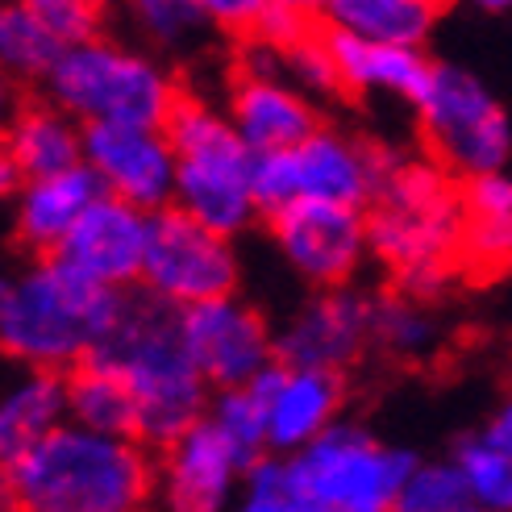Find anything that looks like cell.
Segmentation results:
<instances>
[{"label":"cell","instance_id":"obj_39","mask_svg":"<svg viewBox=\"0 0 512 512\" xmlns=\"http://www.w3.org/2000/svg\"><path fill=\"white\" fill-rule=\"evenodd\" d=\"M88 5H96V9H100V5H105V0H88Z\"/></svg>","mask_w":512,"mask_h":512},{"label":"cell","instance_id":"obj_37","mask_svg":"<svg viewBox=\"0 0 512 512\" xmlns=\"http://www.w3.org/2000/svg\"><path fill=\"white\" fill-rule=\"evenodd\" d=\"M471 9H483V13H512V0H463Z\"/></svg>","mask_w":512,"mask_h":512},{"label":"cell","instance_id":"obj_8","mask_svg":"<svg viewBox=\"0 0 512 512\" xmlns=\"http://www.w3.org/2000/svg\"><path fill=\"white\" fill-rule=\"evenodd\" d=\"M292 479L329 512H392L421 458L383 446L367 429L334 421L304 450L284 454Z\"/></svg>","mask_w":512,"mask_h":512},{"label":"cell","instance_id":"obj_21","mask_svg":"<svg viewBox=\"0 0 512 512\" xmlns=\"http://www.w3.org/2000/svg\"><path fill=\"white\" fill-rule=\"evenodd\" d=\"M329 50L338 59L346 92H392L400 100H421L429 88L433 63L421 55V46H400V42H371L358 38L338 25H325Z\"/></svg>","mask_w":512,"mask_h":512},{"label":"cell","instance_id":"obj_25","mask_svg":"<svg viewBox=\"0 0 512 512\" xmlns=\"http://www.w3.org/2000/svg\"><path fill=\"white\" fill-rule=\"evenodd\" d=\"M67 417L100 433L138 438V400L134 388L113 367L84 358L67 371Z\"/></svg>","mask_w":512,"mask_h":512},{"label":"cell","instance_id":"obj_5","mask_svg":"<svg viewBox=\"0 0 512 512\" xmlns=\"http://www.w3.org/2000/svg\"><path fill=\"white\" fill-rule=\"evenodd\" d=\"M175 146V200L196 221L217 234H242L259 217L254 200V146L238 134V125L213 113L200 96L175 92V105L163 121Z\"/></svg>","mask_w":512,"mask_h":512},{"label":"cell","instance_id":"obj_3","mask_svg":"<svg viewBox=\"0 0 512 512\" xmlns=\"http://www.w3.org/2000/svg\"><path fill=\"white\" fill-rule=\"evenodd\" d=\"M88 358L125 375L138 400V442L167 450L179 433L209 417L213 383L200 375L179 334V309L150 288L125 296V309L109 338Z\"/></svg>","mask_w":512,"mask_h":512},{"label":"cell","instance_id":"obj_22","mask_svg":"<svg viewBox=\"0 0 512 512\" xmlns=\"http://www.w3.org/2000/svg\"><path fill=\"white\" fill-rule=\"evenodd\" d=\"M463 279L492 284L512 271V179L504 171L463 179Z\"/></svg>","mask_w":512,"mask_h":512},{"label":"cell","instance_id":"obj_11","mask_svg":"<svg viewBox=\"0 0 512 512\" xmlns=\"http://www.w3.org/2000/svg\"><path fill=\"white\" fill-rule=\"evenodd\" d=\"M179 334H184V346L200 375L213 383V392L250 383L275 363L271 329L250 304L234 296H217L179 309Z\"/></svg>","mask_w":512,"mask_h":512},{"label":"cell","instance_id":"obj_9","mask_svg":"<svg viewBox=\"0 0 512 512\" xmlns=\"http://www.w3.org/2000/svg\"><path fill=\"white\" fill-rule=\"evenodd\" d=\"M142 288L163 296L175 309L204 304L217 296H234L238 288V254L229 234L196 221L188 209L167 204L150 217V250L142 267Z\"/></svg>","mask_w":512,"mask_h":512},{"label":"cell","instance_id":"obj_33","mask_svg":"<svg viewBox=\"0 0 512 512\" xmlns=\"http://www.w3.org/2000/svg\"><path fill=\"white\" fill-rule=\"evenodd\" d=\"M134 13L146 25V34L163 46H184L209 21L196 0H134Z\"/></svg>","mask_w":512,"mask_h":512},{"label":"cell","instance_id":"obj_18","mask_svg":"<svg viewBox=\"0 0 512 512\" xmlns=\"http://www.w3.org/2000/svg\"><path fill=\"white\" fill-rule=\"evenodd\" d=\"M342 371L288 367L275 358L271 404H267V446L271 454H296L334 425L342 408Z\"/></svg>","mask_w":512,"mask_h":512},{"label":"cell","instance_id":"obj_24","mask_svg":"<svg viewBox=\"0 0 512 512\" xmlns=\"http://www.w3.org/2000/svg\"><path fill=\"white\" fill-rule=\"evenodd\" d=\"M446 0H321V21L371 42L421 46Z\"/></svg>","mask_w":512,"mask_h":512},{"label":"cell","instance_id":"obj_4","mask_svg":"<svg viewBox=\"0 0 512 512\" xmlns=\"http://www.w3.org/2000/svg\"><path fill=\"white\" fill-rule=\"evenodd\" d=\"M130 288L100 284L63 254H38L0 292V346L21 367L71 371L109 338Z\"/></svg>","mask_w":512,"mask_h":512},{"label":"cell","instance_id":"obj_27","mask_svg":"<svg viewBox=\"0 0 512 512\" xmlns=\"http://www.w3.org/2000/svg\"><path fill=\"white\" fill-rule=\"evenodd\" d=\"M275 367V363H271ZM271 367L259 371L250 383H238V388H221L213 392V404H209V421L234 442L250 467L259 463L263 454H271L267 446V404H271Z\"/></svg>","mask_w":512,"mask_h":512},{"label":"cell","instance_id":"obj_31","mask_svg":"<svg viewBox=\"0 0 512 512\" xmlns=\"http://www.w3.org/2000/svg\"><path fill=\"white\" fill-rule=\"evenodd\" d=\"M467 504H471L467 479L450 458V463H417L413 475L404 479L392 512H458Z\"/></svg>","mask_w":512,"mask_h":512},{"label":"cell","instance_id":"obj_35","mask_svg":"<svg viewBox=\"0 0 512 512\" xmlns=\"http://www.w3.org/2000/svg\"><path fill=\"white\" fill-rule=\"evenodd\" d=\"M196 5L213 25H221L225 34L246 42L254 34V25H259L263 9H267V0H196Z\"/></svg>","mask_w":512,"mask_h":512},{"label":"cell","instance_id":"obj_23","mask_svg":"<svg viewBox=\"0 0 512 512\" xmlns=\"http://www.w3.org/2000/svg\"><path fill=\"white\" fill-rule=\"evenodd\" d=\"M67 417V371L30 367L0 404V458L13 463Z\"/></svg>","mask_w":512,"mask_h":512},{"label":"cell","instance_id":"obj_29","mask_svg":"<svg viewBox=\"0 0 512 512\" xmlns=\"http://www.w3.org/2000/svg\"><path fill=\"white\" fill-rule=\"evenodd\" d=\"M234 512H329L292 479L284 454H263L242 479V496Z\"/></svg>","mask_w":512,"mask_h":512},{"label":"cell","instance_id":"obj_38","mask_svg":"<svg viewBox=\"0 0 512 512\" xmlns=\"http://www.w3.org/2000/svg\"><path fill=\"white\" fill-rule=\"evenodd\" d=\"M458 512H492V508H479V504H467V508H458Z\"/></svg>","mask_w":512,"mask_h":512},{"label":"cell","instance_id":"obj_6","mask_svg":"<svg viewBox=\"0 0 512 512\" xmlns=\"http://www.w3.org/2000/svg\"><path fill=\"white\" fill-rule=\"evenodd\" d=\"M42 88L80 125L88 121L163 125L179 92L150 59L121 50L105 38L67 46L42 80Z\"/></svg>","mask_w":512,"mask_h":512},{"label":"cell","instance_id":"obj_13","mask_svg":"<svg viewBox=\"0 0 512 512\" xmlns=\"http://www.w3.org/2000/svg\"><path fill=\"white\" fill-rule=\"evenodd\" d=\"M250 471V458L204 417L163 450L155 500L163 512H225Z\"/></svg>","mask_w":512,"mask_h":512},{"label":"cell","instance_id":"obj_28","mask_svg":"<svg viewBox=\"0 0 512 512\" xmlns=\"http://www.w3.org/2000/svg\"><path fill=\"white\" fill-rule=\"evenodd\" d=\"M454 463L467 479L471 504L492 512H512V450L496 446L483 433H471V438L458 442Z\"/></svg>","mask_w":512,"mask_h":512},{"label":"cell","instance_id":"obj_30","mask_svg":"<svg viewBox=\"0 0 512 512\" xmlns=\"http://www.w3.org/2000/svg\"><path fill=\"white\" fill-rule=\"evenodd\" d=\"M375 346L400 358H417L421 350H429L433 321L425 313V300L408 296L400 288L388 296H375Z\"/></svg>","mask_w":512,"mask_h":512},{"label":"cell","instance_id":"obj_36","mask_svg":"<svg viewBox=\"0 0 512 512\" xmlns=\"http://www.w3.org/2000/svg\"><path fill=\"white\" fill-rule=\"evenodd\" d=\"M483 438H492L496 446H504V450H512V392L500 400V408L492 413V421H488V429H483Z\"/></svg>","mask_w":512,"mask_h":512},{"label":"cell","instance_id":"obj_32","mask_svg":"<svg viewBox=\"0 0 512 512\" xmlns=\"http://www.w3.org/2000/svg\"><path fill=\"white\" fill-rule=\"evenodd\" d=\"M254 200H259L263 217L300 200L296 150H254Z\"/></svg>","mask_w":512,"mask_h":512},{"label":"cell","instance_id":"obj_19","mask_svg":"<svg viewBox=\"0 0 512 512\" xmlns=\"http://www.w3.org/2000/svg\"><path fill=\"white\" fill-rule=\"evenodd\" d=\"M75 163H84V125H75V117L50 96L21 100L5 130V163H0L5 188H21L25 179L55 175Z\"/></svg>","mask_w":512,"mask_h":512},{"label":"cell","instance_id":"obj_2","mask_svg":"<svg viewBox=\"0 0 512 512\" xmlns=\"http://www.w3.org/2000/svg\"><path fill=\"white\" fill-rule=\"evenodd\" d=\"M463 225V179L429 155H396L367 204L371 254L392 271L396 288L417 300L442 296L450 279L463 275Z\"/></svg>","mask_w":512,"mask_h":512},{"label":"cell","instance_id":"obj_12","mask_svg":"<svg viewBox=\"0 0 512 512\" xmlns=\"http://www.w3.org/2000/svg\"><path fill=\"white\" fill-rule=\"evenodd\" d=\"M84 163L105 179V188L142 209H167L175 200V146L163 125L88 121Z\"/></svg>","mask_w":512,"mask_h":512},{"label":"cell","instance_id":"obj_34","mask_svg":"<svg viewBox=\"0 0 512 512\" xmlns=\"http://www.w3.org/2000/svg\"><path fill=\"white\" fill-rule=\"evenodd\" d=\"M30 5L42 13V21L55 30L67 46L88 42L100 30V9L88 5V0H30Z\"/></svg>","mask_w":512,"mask_h":512},{"label":"cell","instance_id":"obj_16","mask_svg":"<svg viewBox=\"0 0 512 512\" xmlns=\"http://www.w3.org/2000/svg\"><path fill=\"white\" fill-rule=\"evenodd\" d=\"M292 150H296L300 196L342 200V204H358V209H367L379 179L396 163V150H388L383 142L346 138L338 130H325V125Z\"/></svg>","mask_w":512,"mask_h":512},{"label":"cell","instance_id":"obj_15","mask_svg":"<svg viewBox=\"0 0 512 512\" xmlns=\"http://www.w3.org/2000/svg\"><path fill=\"white\" fill-rule=\"evenodd\" d=\"M150 217L155 213L142 204L105 192L88 204V213L75 221V229L55 254H63L67 263L88 271L100 284L138 288L150 250Z\"/></svg>","mask_w":512,"mask_h":512},{"label":"cell","instance_id":"obj_14","mask_svg":"<svg viewBox=\"0 0 512 512\" xmlns=\"http://www.w3.org/2000/svg\"><path fill=\"white\" fill-rule=\"evenodd\" d=\"M375 346V296L354 288H325L284 325L275 358L288 367L346 371Z\"/></svg>","mask_w":512,"mask_h":512},{"label":"cell","instance_id":"obj_20","mask_svg":"<svg viewBox=\"0 0 512 512\" xmlns=\"http://www.w3.org/2000/svg\"><path fill=\"white\" fill-rule=\"evenodd\" d=\"M105 179L88 163H75L67 171L25 179L17 188V217H13V238L30 254H55L63 238L88 213L96 196H105Z\"/></svg>","mask_w":512,"mask_h":512},{"label":"cell","instance_id":"obj_10","mask_svg":"<svg viewBox=\"0 0 512 512\" xmlns=\"http://www.w3.org/2000/svg\"><path fill=\"white\" fill-rule=\"evenodd\" d=\"M267 225L284 259L313 288H346L371 250L367 209L342 200L300 196L288 209L271 213Z\"/></svg>","mask_w":512,"mask_h":512},{"label":"cell","instance_id":"obj_1","mask_svg":"<svg viewBox=\"0 0 512 512\" xmlns=\"http://www.w3.org/2000/svg\"><path fill=\"white\" fill-rule=\"evenodd\" d=\"M155 488L159 467L150 446L80 421L50 429L5 463L9 512H142Z\"/></svg>","mask_w":512,"mask_h":512},{"label":"cell","instance_id":"obj_17","mask_svg":"<svg viewBox=\"0 0 512 512\" xmlns=\"http://www.w3.org/2000/svg\"><path fill=\"white\" fill-rule=\"evenodd\" d=\"M229 121L254 150H292L321 130L317 109L296 88L279 84L275 71H254L238 63L229 80Z\"/></svg>","mask_w":512,"mask_h":512},{"label":"cell","instance_id":"obj_7","mask_svg":"<svg viewBox=\"0 0 512 512\" xmlns=\"http://www.w3.org/2000/svg\"><path fill=\"white\" fill-rule=\"evenodd\" d=\"M417 121L425 155L458 179L504 171L512 155V125L500 100L479 75L454 63H433L429 88L417 100Z\"/></svg>","mask_w":512,"mask_h":512},{"label":"cell","instance_id":"obj_26","mask_svg":"<svg viewBox=\"0 0 512 512\" xmlns=\"http://www.w3.org/2000/svg\"><path fill=\"white\" fill-rule=\"evenodd\" d=\"M63 50L67 42L42 21L30 0H9L0 9V63H5L9 75L25 84H42Z\"/></svg>","mask_w":512,"mask_h":512}]
</instances>
